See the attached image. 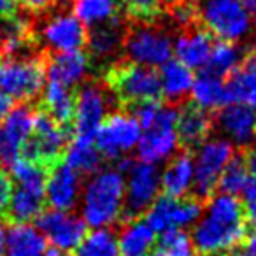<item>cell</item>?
Returning a JSON list of instances; mask_svg holds the SVG:
<instances>
[{"label": "cell", "mask_w": 256, "mask_h": 256, "mask_svg": "<svg viewBox=\"0 0 256 256\" xmlns=\"http://www.w3.org/2000/svg\"><path fill=\"white\" fill-rule=\"evenodd\" d=\"M235 148L226 139H207L196 150V160L193 162V192L192 196L207 204L218 192V181L224 167L232 160Z\"/></svg>", "instance_id": "obj_7"}, {"label": "cell", "mask_w": 256, "mask_h": 256, "mask_svg": "<svg viewBox=\"0 0 256 256\" xmlns=\"http://www.w3.org/2000/svg\"><path fill=\"white\" fill-rule=\"evenodd\" d=\"M16 2H20L30 12H42L53 6V0H16Z\"/></svg>", "instance_id": "obj_40"}, {"label": "cell", "mask_w": 256, "mask_h": 256, "mask_svg": "<svg viewBox=\"0 0 256 256\" xmlns=\"http://www.w3.org/2000/svg\"><path fill=\"white\" fill-rule=\"evenodd\" d=\"M121 4L134 18H139L140 22H150L164 9L165 0H121Z\"/></svg>", "instance_id": "obj_38"}, {"label": "cell", "mask_w": 256, "mask_h": 256, "mask_svg": "<svg viewBox=\"0 0 256 256\" xmlns=\"http://www.w3.org/2000/svg\"><path fill=\"white\" fill-rule=\"evenodd\" d=\"M46 56L6 58L0 64V92L18 102L34 104L40 96L46 82Z\"/></svg>", "instance_id": "obj_4"}, {"label": "cell", "mask_w": 256, "mask_h": 256, "mask_svg": "<svg viewBox=\"0 0 256 256\" xmlns=\"http://www.w3.org/2000/svg\"><path fill=\"white\" fill-rule=\"evenodd\" d=\"M90 70L88 54L82 51H68V53H54L46 56V79L60 82L67 88L74 90L76 84L86 78Z\"/></svg>", "instance_id": "obj_19"}, {"label": "cell", "mask_w": 256, "mask_h": 256, "mask_svg": "<svg viewBox=\"0 0 256 256\" xmlns=\"http://www.w3.org/2000/svg\"><path fill=\"white\" fill-rule=\"evenodd\" d=\"M240 2H242V6L248 9V12H251L256 22V0H240Z\"/></svg>", "instance_id": "obj_46"}, {"label": "cell", "mask_w": 256, "mask_h": 256, "mask_svg": "<svg viewBox=\"0 0 256 256\" xmlns=\"http://www.w3.org/2000/svg\"><path fill=\"white\" fill-rule=\"evenodd\" d=\"M6 238H8V234H6V221L0 220V256H6Z\"/></svg>", "instance_id": "obj_45"}, {"label": "cell", "mask_w": 256, "mask_h": 256, "mask_svg": "<svg viewBox=\"0 0 256 256\" xmlns=\"http://www.w3.org/2000/svg\"><path fill=\"white\" fill-rule=\"evenodd\" d=\"M12 198V178L0 167V220H4Z\"/></svg>", "instance_id": "obj_39"}, {"label": "cell", "mask_w": 256, "mask_h": 256, "mask_svg": "<svg viewBox=\"0 0 256 256\" xmlns=\"http://www.w3.org/2000/svg\"><path fill=\"white\" fill-rule=\"evenodd\" d=\"M40 39L54 53L81 51L88 40V30L74 14L60 12L44 23Z\"/></svg>", "instance_id": "obj_16"}, {"label": "cell", "mask_w": 256, "mask_h": 256, "mask_svg": "<svg viewBox=\"0 0 256 256\" xmlns=\"http://www.w3.org/2000/svg\"><path fill=\"white\" fill-rule=\"evenodd\" d=\"M124 181L121 172L102 170L86 184L82 216L86 224L104 228L116 224L123 210Z\"/></svg>", "instance_id": "obj_3"}, {"label": "cell", "mask_w": 256, "mask_h": 256, "mask_svg": "<svg viewBox=\"0 0 256 256\" xmlns=\"http://www.w3.org/2000/svg\"><path fill=\"white\" fill-rule=\"evenodd\" d=\"M14 16V0H0V22Z\"/></svg>", "instance_id": "obj_43"}, {"label": "cell", "mask_w": 256, "mask_h": 256, "mask_svg": "<svg viewBox=\"0 0 256 256\" xmlns=\"http://www.w3.org/2000/svg\"><path fill=\"white\" fill-rule=\"evenodd\" d=\"M193 165L192 153L179 150L168 162L164 176L160 178V184L164 188V195L172 198H184L193 184Z\"/></svg>", "instance_id": "obj_24"}, {"label": "cell", "mask_w": 256, "mask_h": 256, "mask_svg": "<svg viewBox=\"0 0 256 256\" xmlns=\"http://www.w3.org/2000/svg\"><path fill=\"white\" fill-rule=\"evenodd\" d=\"M6 256H62L36 226L28 223L11 224L6 238Z\"/></svg>", "instance_id": "obj_22"}, {"label": "cell", "mask_w": 256, "mask_h": 256, "mask_svg": "<svg viewBox=\"0 0 256 256\" xmlns=\"http://www.w3.org/2000/svg\"><path fill=\"white\" fill-rule=\"evenodd\" d=\"M179 107L181 106H170L165 102L154 123L148 130H144L139 139V150H137L140 162L154 165L156 162L165 160L176 150H179L178 134H176Z\"/></svg>", "instance_id": "obj_11"}, {"label": "cell", "mask_w": 256, "mask_h": 256, "mask_svg": "<svg viewBox=\"0 0 256 256\" xmlns=\"http://www.w3.org/2000/svg\"><path fill=\"white\" fill-rule=\"evenodd\" d=\"M0 54H2V32H0Z\"/></svg>", "instance_id": "obj_48"}, {"label": "cell", "mask_w": 256, "mask_h": 256, "mask_svg": "<svg viewBox=\"0 0 256 256\" xmlns=\"http://www.w3.org/2000/svg\"><path fill=\"white\" fill-rule=\"evenodd\" d=\"M12 102H14V100H12L11 96H8L4 92H0V123H2V121L6 120V116L11 112Z\"/></svg>", "instance_id": "obj_42"}, {"label": "cell", "mask_w": 256, "mask_h": 256, "mask_svg": "<svg viewBox=\"0 0 256 256\" xmlns=\"http://www.w3.org/2000/svg\"><path fill=\"white\" fill-rule=\"evenodd\" d=\"M44 95L39 107L44 109L56 123L64 126L74 124V109H76V92L72 88L60 84V82L48 81L44 86ZM74 128V126H72Z\"/></svg>", "instance_id": "obj_26"}, {"label": "cell", "mask_w": 256, "mask_h": 256, "mask_svg": "<svg viewBox=\"0 0 256 256\" xmlns=\"http://www.w3.org/2000/svg\"><path fill=\"white\" fill-rule=\"evenodd\" d=\"M36 228L60 252H72L88 235V224L82 218L51 207L36 218Z\"/></svg>", "instance_id": "obj_14"}, {"label": "cell", "mask_w": 256, "mask_h": 256, "mask_svg": "<svg viewBox=\"0 0 256 256\" xmlns=\"http://www.w3.org/2000/svg\"><path fill=\"white\" fill-rule=\"evenodd\" d=\"M37 106L20 102L0 123V167L11 168L22 158L23 146L30 139L34 130V118Z\"/></svg>", "instance_id": "obj_13"}, {"label": "cell", "mask_w": 256, "mask_h": 256, "mask_svg": "<svg viewBox=\"0 0 256 256\" xmlns=\"http://www.w3.org/2000/svg\"><path fill=\"white\" fill-rule=\"evenodd\" d=\"M154 256H198L192 238L179 228L162 232V237L154 249Z\"/></svg>", "instance_id": "obj_36"}, {"label": "cell", "mask_w": 256, "mask_h": 256, "mask_svg": "<svg viewBox=\"0 0 256 256\" xmlns=\"http://www.w3.org/2000/svg\"><path fill=\"white\" fill-rule=\"evenodd\" d=\"M79 190H81V174L68 167L65 162L50 170L46 181V195L51 209L70 210L76 207Z\"/></svg>", "instance_id": "obj_18"}, {"label": "cell", "mask_w": 256, "mask_h": 256, "mask_svg": "<svg viewBox=\"0 0 256 256\" xmlns=\"http://www.w3.org/2000/svg\"><path fill=\"white\" fill-rule=\"evenodd\" d=\"M124 34H126V28L120 16L112 22L95 26L92 34H88V40H86V46L90 50V65L92 62H106L116 56L124 42Z\"/></svg>", "instance_id": "obj_23"}, {"label": "cell", "mask_w": 256, "mask_h": 256, "mask_svg": "<svg viewBox=\"0 0 256 256\" xmlns=\"http://www.w3.org/2000/svg\"><path fill=\"white\" fill-rule=\"evenodd\" d=\"M212 36L204 28H186L174 44V53L179 64L190 70L206 68L212 51Z\"/></svg>", "instance_id": "obj_21"}, {"label": "cell", "mask_w": 256, "mask_h": 256, "mask_svg": "<svg viewBox=\"0 0 256 256\" xmlns=\"http://www.w3.org/2000/svg\"><path fill=\"white\" fill-rule=\"evenodd\" d=\"M158 74L162 82V95L167 98V104L182 106L195 81L193 72L178 60H168L165 65H162Z\"/></svg>", "instance_id": "obj_25"}, {"label": "cell", "mask_w": 256, "mask_h": 256, "mask_svg": "<svg viewBox=\"0 0 256 256\" xmlns=\"http://www.w3.org/2000/svg\"><path fill=\"white\" fill-rule=\"evenodd\" d=\"M72 139L74 128L56 123L46 110L37 106L32 136L23 146L22 158L50 172L64 162Z\"/></svg>", "instance_id": "obj_2"}, {"label": "cell", "mask_w": 256, "mask_h": 256, "mask_svg": "<svg viewBox=\"0 0 256 256\" xmlns=\"http://www.w3.org/2000/svg\"><path fill=\"white\" fill-rule=\"evenodd\" d=\"M230 256H251V254H246L244 251H234V252H230Z\"/></svg>", "instance_id": "obj_47"}, {"label": "cell", "mask_w": 256, "mask_h": 256, "mask_svg": "<svg viewBox=\"0 0 256 256\" xmlns=\"http://www.w3.org/2000/svg\"><path fill=\"white\" fill-rule=\"evenodd\" d=\"M254 179L256 178H252L248 170L244 151L238 150L237 153H234L232 160L224 167L223 174H221L220 181H218V190L223 192L224 195H244L246 190L249 188V184Z\"/></svg>", "instance_id": "obj_31"}, {"label": "cell", "mask_w": 256, "mask_h": 256, "mask_svg": "<svg viewBox=\"0 0 256 256\" xmlns=\"http://www.w3.org/2000/svg\"><path fill=\"white\" fill-rule=\"evenodd\" d=\"M120 110V102L104 81H88L76 92L74 137L95 140L96 130L109 114Z\"/></svg>", "instance_id": "obj_5"}, {"label": "cell", "mask_w": 256, "mask_h": 256, "mask_svg": "<svg viewBox=\"0 0 256 256\" xmlns=\"http://www.w3.org/2000/svg\"><path fill=\"white\" fill-rule=\"evenodd\" d=\"M176 134H178L179 150L193 153L212 134V112L193 102H184L179 107Z\"/></svg>", "instance_id": "obj_17"}, {"label": "cell", "mask_w": 256, "mask_h": 256, "mask_svg": "<svg viewBox=\"0 0 256 256\" xmlns=\"http://www.w3.org/2000/svg\"><path fill=\"white\" fill-rule=\"evenodd\" d=\"M104 82L118 98L120 109L132 104L153 102L162 98L160 74L154 68L132 62H114L110 67H107Z\"/></svg>", "instance_id": "obj_1"}, {"label": "cell", "mask_w": 256, "mask_h": 256, "mask_svg": "<svg viewBox=\"0 0 256 256\" xmlns=\"http://www.w3.org/2000/svg\"><path fill=\"white\" fill-rule=\"evenodd\" d=\"M228 104H242L256 110V54H246L224 81Z\"/></svg>", "instance_id": "obj_20"}, {"label": "cell", "mask_w": 256, "mask_h": 256, "mask_svg": "<svg viewBox=\"0 0 256 256\" xmlns=\"http://www.w3.org/2000/svg\"><path fill=\"white\" fill-rule=\"evenodd\" d=\"M124 58L144 67H162L172 58L174 44L164 28L151 25L150 22H140L124 34Z\"/></svg>", "instance_id": "obj_6"}, {"label": "cell", "mask_w": 256, "mask_h": 256, "mask_svg": "<svg viewBox=\"0 0 256 256\" xmlns=\"http://www.w3.org/2000/svg\"><path fill=\"white\" fill-rule=\"evenodd\" d=\"M212 132L226 136L238 150H252L256 144V110L242 104H226L212 112Z\"/></svg>", "instance_id": "obj_15"}, {"label": "cell", "mask_w": 256, "mask_h": 256, "mask_svg": "<svg viewBox=\"0 0 256 256\" xmlns=\"http://www.w3.org/2000/svg\"><path fill=\"white\" fill-rule=\"evenodd\" d=\"M126 174L130 178H128V184L124 190L123 210L116 224L139 220L140 214L146 212L154 202L158 190H160V172L154 165L136 160Z\"/></svg>", "instance_id": "obj_10"}, {"label": "cell", "mask_w": 256, "mask_h": 256, "mask_svg": "<svg viewBox=\"0 0 256 256\" xmlns=\"http://www.w3.org/2000/svg\"><path fill=\"white\" fill-rule=\"evenodd\" d=\"M198 20L210 36L228 42L242 39L251 26L249 12L240 0H204Z\"/></svg>", "instance_id": "obj_8"}, {"label": "cell", "mask_w": 256, "mask_h": 256, "mask_svg": "<svg viewBox=\"0 0 256 256\" xmlns=\"http://www.w3.org/2000/svg\"><path fill=\"white\" fill-rule=\"evenodd\" d=\"M70 256H120L116 230L95 228L88 234Z\"/></svg>", "instance_id": "obj_34"}, {"label": "cell", "mask_w": 256, "mask_h": 256, "mask_svg": "<svg viewBox=\"0 0 256 256\" xmlns=\"http://www.w3.org/2000/svg\"><path fill=\"white\" fill-rule=\"evenodd\" d=\"M114 230H120L118 249L120 256H148L154 244V230L146 221H128L118 224Z\"/></svg>", "instance_id": "obj_27"}, {"label": "cell", "mask_w": 256, "mask_h": 256, "mask_svg": "<svg viewBox=\"0 0 256 256\" xmlns=\"http://www.w3.org/2000/svg\"><path fill=\"white\" fill-rule=\"evenodd\" d=\"M44 196L34 195L23 188H16L12 192V198L9 204V209L4 216L6 224H23L36 220L42 212Z\"/></svg>", "instance_id": "obj_32"}, {"label": "cell", "mask_w": 256, "mask_h": 256, "mask_svg": "<svg viewBox=\"0 0 256 256\" xmlns=\"http://www.w3.org/2000/svg\"><path fill=\"white\" fill-rule=\"evenodd\" d=\"M50 172L46 168L39 167V165L26 162L23 158L16 160L11 165V178L18 182L20 188L26 190V192L34 193V195L44 196L46 195V181Z\"/></svg>", "instance_id": "obj_35"}, {"label": "cell", "mask_w": 256, "mask_h": 256, "mask_svg": "<svg viewBox=\"0 0 256 256\" xmlns=\"http://www.w3.org/2000/svg\"><path fill=\"white\" fill-rule=\"evenodd\" d=\"M192 102L206 110H218L228 104L224 81L212 74L202 72L198 78H195L192 86Z\"/></svg>", "instance_id": "obj_28"}, {"label": "cell", "mask_w": 256, "mask_h": 256, "mask_svg": "<svg viewBox=\"0 0 256 256\" xmlns=\"http://www.w3.org/2000/svg\"><path fill=\"white\" fill-rule=\"evenodd\" d=\"M246 220L249 224H252V228L256 230V193L246 198Z\"/></svg>", "instance_id": "obj_41"}, {"label": "cell", "mask_w": 256, "mask_h": 256, "mask_svg": "<svg viewBox=\"0 0 256 256\" xmlns=\"http://www.w3.org/2000/svg\"><path fill=\"white\" fill-rule=\"evenodd\" d=\"M244 56H246L244 51H242L235 42L220 40V42H216L212 46L209 62H207L204 72L223 79V78H226L238 64H240Z\"/></svg>", "instance_id": "obj_33"}, {"label": "cell", "mask_w": 256, "mask_h": 256, "mask_svg": "<svg viewBox=\"0 0 256 256\" xmlns=\"http://www.w3.org/2000/svg\"><path fill=\"white\" fill-rule=\"evenodd\" d=\"M178 198L162 195L154 198V202L146 210V223L154 232H165L174 228L176 210H178Z\"/></svg>", "instance_id": "obj_37"}, {"label": "cell", "mask_w": 256, "mask_h": 256, "mask_svg": "<svg viewBox=\"0 0 256 256\" xmlns=\"http://www.w3.org/2000/svg\"><path fill=\"white\" fill-rule=\"evenodd\" d=\"M121 0H74V16L84 26H98L118 18Z\"/></svg>", "instance_id": "obj_30"}, {"label": "cell", "mask_w": 256, "mask_h": 256, "mask_svg": "<svg viewBox=\"0 0 256 256\" xmlns=\"http://www.w3.org/2000/svg\"><path fill=\"white\" fill-rule=\"evenodd\" d=\"M64 162L70 168H74L78 174H98L100 168H102L104 158L98 153V150L95 148L93 140L86 139H72L70 144L67 148V153H65Z\"/></svg>", "instance_id": "obj_29"}, {"label": "cell", "mask_w": 256, "mask_h": 256, "mask_svg": "<svg viewBox=\"0 0 256 256\" xmlns=\"http://www.w3.org/2000/svg\"><path fill=\"white\" fill-rule=\"evenodd\" d=\"M242 251L246 252V254H251V256H256V230L252 232V234L246 235L244 242H242Z\"/></svg>", "instance_id": "obj_44"}, {"label": "cell", "mask_w": 256, "mask_h": 256, "mask_svg": "<svg viewBox=\"0 0 256 256\" xmlns=\"http://www.w3.org/2000/svg\"><path fill=\"white\" fill-rule=\"evenodd\" d=\"M142 130L137 120L126 110H116L102 121L95 136V148L102 158L116 160L139 142Z\"/></svg>", "instance_id": "obj_12"}, {"label": "cell", "mask_w": 256, "mask_h": 256, "mask_svg": "<svg viewBox=\"0 0 256 256\" xmlns=\"http://www.w3.org/2000/svg\"><path fill=\"white\" fill-rule=\"evenodd\" d=\"M248 235V223H228L207 214L193 230L198 256H220L237 251Z\"/></svg>", "instance_id": "obj_9"}]
</instances>
